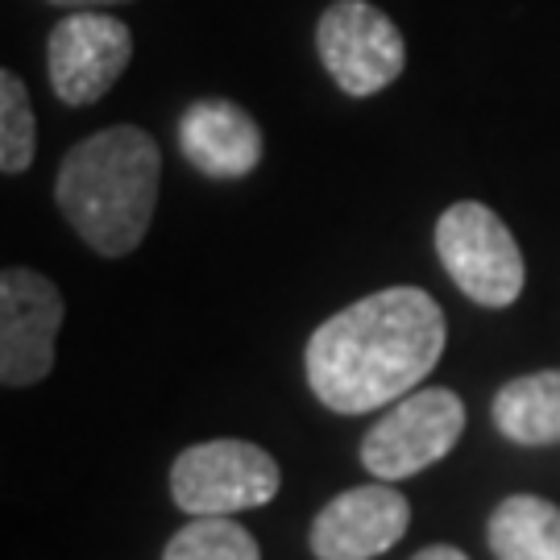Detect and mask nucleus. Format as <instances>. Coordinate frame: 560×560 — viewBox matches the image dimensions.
I'll list each match as a JSON object with an SVG mask.
<instances>
[{"label": "nucleus", "instance_id": "f257e3e1", "mask_svg": "<svg viewBox=\"0 0 560 560\" xmlns=\"http://www.w3.org/2000/svg\"><path fill=\"white\" fill-rule=\"evenodd\" d=\"M444 312L420 287L349 303L307 340V386L337 416H365L411 395L444 353Z\"/></svg>", "mask_w": 560, "mask_h": 560}, {"label": "nucleus", "instance_id": "f03ea898", "mask_svg": "<svg viewBox=\"0 0 560 560\" xmlns=\"http://www.w3.org/2000/svg\"><path fill=\"white\" fill-rule=\"evenodd\" d=\"M162 154L138 125H113L80 141L59 166L55 200L67 224L104 258L133 254L154 221Z\"/></svg>", "mask_w": 560, "mask_h": 560}, {"label": "nucleus", "instance_id": "7ed1b4c3", "mask_svg": "<svg viewBox=\"0 0 560 560\" xmlns=\"http://www.w3.org/2000/svg\"><path fill=\"white\" fill-rule=\"evenodd\" d=\"M436 254L448 279L481 307H511L523 295V254L494 208L460 200L436 221Z\"/></svg>", "mask_w": 560, "mask_h": 560}, {"label": "nucleus", "instance_id": "20e7f679", "mask_svg": "<svg viewBox=\"0 0 560 560\" xmlns=\"http://www.w3.org/2000/svg\"><path fill=\"white\" fill-rule=\"evenodd\" d=\"M279 465L249 441H203L171 465V499L187 515H237L279 494Z\"/></svg>", "mask_w": 560, "mask_h": 560}, {"label": "nucleus", "instance_id": "39448f33", "mask_svg": "<svg viewBox=\"0 0 560 560\" xmlns=\"http://www.w3.org/2000/svg\"><path fill=\"white\" fill-rule=\"evenodd\" d=\"M465 432V402L444 386L411 390L382 416L365 441H361V465L378 481H399L420 474L428 465L453 453V444Z\"/></svg>", "mask_w": 560, "mask_h": 560}, {"label": "nucleus", "instance_id": "423d86ee", "mask_svg": "<svg viewBox=\"0 0 560 560\" xmlns=\"http://www.w3.org/2000/svg\"><path fill=\"white\" fill-rule=\"evenodd\" d=\"M316 50L332 83L353 101H365L382 88H390L407 67L399 25L370 0L328 4L316 25Z\"/></svg>", "mask_w": 560, "mask_h": 560}, {"label": "nucleus", "instance_id": "0eeeda50", "mask_svg": "<svg viewBox=\"0 0 560 560\" xmlns=\"http://www.w3.org/2000/svg\"><path fill=\"white\" fill-rule=\"evenodd\" d=\"M133 59L129 25L101 9H80L50 30L46 75L62 104H96Z\"/></svg>", "mask_w": 560, "mask_h": 560}, {"label": "nucleus", "instance_id": "6e6552de", "mask_svg": "<svg viewBox=\"0 0 560 560\" xmlns=\"http://www.w3.org/2000/svg\"><path fill=\"white\" fill-rule=\"evenodd\" d=\"M62 324L59 287L25 266L0 275V382L34 386L55 365V337Z\"/></svg>", "mask_w": 560, "mask_h": 560}, {"label": "nucleus", "instance_id": "1a4fd4ad", "mask_svg": "<svg viewBox=\"0 0 560 560\" xmlns=\"http://www.w3.org/2000/svg\"><path fill=\"white\" fill-rule=\"evenodd\" d=\"M411 506L386 481L353 486L324 506L312 523L316 560H374L402 540Z\"/></svg>", "mask_w": 560, "mask_h": 560}, {"label": "nucleus", "instance_id": "9d476101", "mask_svg": "<svg viewBox=\"0 0 560 560\" xmlns=\"http://www.w3.org/2000/svg\"><path fill=\"white\" fill-rule=\"evenodd\" d=\"M179 150L208 179H245L261 162V129L241 104L196 101L179 117Z\"/></svg>", "mask_w": 560, "mask_h": 560}, {"label": "nucleus", "instance_id": "9b49d317", "mask_svg": "<svg viewBox=\"0 0 560 560\" xmlns=\"http://www.w3.org/2000/svg\"><path fill=\"white\" fill-rule=\"evenodd\" d=\"M494 428L515 444H560V370L506 382L494 395Z\"/></svg>", "mask_w": 560, "mask_h": 560}, {"label": "nucleus", "instance_id": "f8f14e48", "mask_svg": "<svg viewBox=\"0 0 560 560\" xmlns=\"http://www.w3.org/2000/svg\"><path fill=\"white\" fill-rule=\"evenodd\" d=\"M494 560H560V506L536 494H511L490 515Z\"/></svg>", "mask_w": 560, "mask_h": 560}, {"label": "nucleus", "instance_id": "ddd939ff", "mask_svg": "<svg viewBox=\"0 0 560 560\" xmlns=\"http://www.w3.org/2000/svg\"><path fill=\"white\" fill-rule=\"evenodd\" d=\"M162 560H261V552L258 540L229 515H196V523L171 536Z\"/></svg>", "mask_w": 560, "mask_h": 560}, {"label": "nucleus", "instance_id": "4468645a", "mask_svg": "<svg viewBox=\"0 0 560 560\" xmlns=\"http://www.w3.org/2000/svg\"><path fill=\"white\" fill-rule=\"evenodd\" d=\"M38 150V120L30 108V92L13 71H0V171L21 175L30 171Z\"/></svg>", "mask_w": 560, "mask_h": 560}, {"label": "nucleus", "instance_id": "2eb2a0df", "mask_svg": "<svg viewBox=\"0 0 560 560\" xmlns=\"http://www.w3.org/2000/svg\"><path fill=\"white\" fill-rule=\"evenodd\" d=\"M411 560H469L460 548H448V544H432V548H423V552H416Z\"/></svg>", "mask_w": 560, "mask_h": 560}, {"label": "nucleus", "instance_id": "dca6fc26", "mask_svg": "<svg viewBox=\"0 0 560 560\" xmlns=\"http://www.w3.org/2000/svg\"><path fill=\"white\" fill-rule=\"evenodd\" d=\"M50 4H71V9H104V4H129V0H50Z\"/></svg>", "mask_w": 560, "mask_h": 560}]
</instances>
